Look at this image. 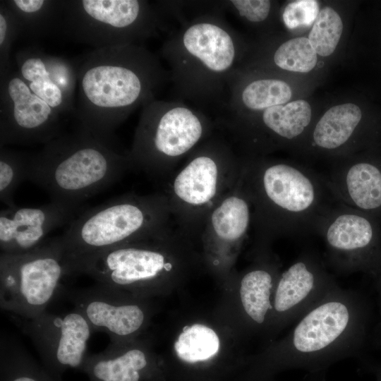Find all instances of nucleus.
I'll return each instance as SVG.
<instances>
[{"instance_id":"obj_1","label":"nucleus","mask_w":381,"mask_h":381,"mask_svg":"<svg viewBox=\"0 0 381 381\" xmlns=\"http://www.w3.org/2000/svg\"><path fill=\"white\" fill-rule=\"evenodd\" d=\"M73 62L78 127L108 138L169 82L159 58L143 44L96 48Z\"/></svg>"},{"instance_id":"obj_2","label":"nucleus","mask_w":381,"mask_h":381,"mask_svg":"<svg viewBox=\"0 0 381 381\" xmlns=\"http://www.w3.org/2000/svg\"><path fill=\"white\" fill-rule=\"evenodd\" d=\"M223 13L220 1L198 2L195 13L183 18L164 42L160 55L176 99L202 108L224 102L243 44Z\"/></svg>"},{"instance_id":"obj_3","label":"nucleus","mask_w":381,"mask_h":381,"mask_svg":"<svg viewBox=\"0 0 381 381\" xmlns=\"http://www.w3.org/2000/svg\"><path fill=\"white\" fill-rule=\"evenodd\" d=\"M241 157L253 205L252 226L260 239L318 233L337 202L322 174L265 156Z\"/></svg>"},{"instance_id":"obj_4","label":"nucleus","mask_w":381,"mask_h":381,"mask_svg":"<svg viewBox=\"0 0 381 381\" xmlns=\"http://www.w3.org/2000/svg\"><path fill=\"white\" fill-rule=\"evenodd\" d=\"M129 169L128 150L116 138L77 127L28 155L27 180L44 189L52 200L80 206Z\"/></svg>"},{"instance_id":"obj_5","label":"nucleus","mask_w":381,"mask_h":381,"mask_svg":"<svg viewBox=\"0 0 381 381\" xmlns=\"http://www.w3.org/2000/svg\"><path fill=\"white\" fill-rule=\"evenodd\" d=\"M241 169V156L222 133L189 154L162 192L177 229L189 238L200 235L209 212L235 186Z\"/></svg>"},{"instance_id":"obj_6","label":"nucleus","mask_w":381,"mask_h":381,"mask_svg":"<svg viewBox=\"0 0 381 381\" xmlns=\"http://www.w3.org/2000/svg\"><path fill=\"white\" fill-rule=\"evenodd\" d=\"M174 225L162 192L129 193L75 217L61 235L68 263Z\"/></svg>"},{"instance_id":"obj_7","label":"nucleus","mask_w":381,"mask_h":381,"mask_svg":"<svg viewBox=\"0 0 381 381\" xmlns=\"http://www.w3.org/2000/svg\"><path fill=\"white\" fill-rule=\"evenodd\" d=\"M141 109L129 159L131 169L156 181L167 180L177 164L217 129L204 111L178 99L156 98Z\"/></svg>"},{"instance_id":"obj_8","label":"nucleus","mask_w":381,"mask_h":381,"mask_svg":"<svg viewBox=\"0 0 381 381\" xmlns=\"http://www.w3.org/2000/svg\"><path fill=\"white\" fill-rule=\"evenodd\" d=\"M165 1L62 0L59 34L96 48L142 44L168 29Z\"/></svg>"},{"instance_id":"obj_9","label":"nucleus","mask_w":381,"mask_h":381,"mask_svg":"<svg viewBox=\"0 0 381 381\" xmlns=\"http://www.w3.org/2000/svg\"><path fill=\"white\" fill-rule=\"evenodd\" d=\"M61 236L21 254H0V306L23 318L47 311L70 276Z\"/></svg>"},{"instance_id":"obj_10","label":"nucleus","mask_w":381,"mask_h":381,"mask_svg":"<svg viewBox=\"0 0 381 381\" xmlns=\"http://www.w3.org/2000/svg\"><path fill=\"white\" fill-rule=\"evenodd\" d=\"M184 236L173 225L155 235L71 261L69 272L71 275L87 274L97 283L121 290L145 288L174 270L169 248Z\"/></svg>"},{"instance_id":"obj_11","label":"nucleus","mask_w":381,"mask_h":381,"mask_svg":"<svg viewBox=\"0 0 381 381\" xmlns=\"http://www.w3.org/2000/svg\"><path fill=\"white\" fill-rule=\"evenodd\" d=\"M61 116L30 90L16 70L0 75V147L47 143L62 133Z\"/></svg>"},{"instance_id":"obj_12","label":"nucleus","mask_w":381,"mask_h":381,"mask_svg":"<svg viewBox=\"0 0 381 381\" xmlns=\"http://www.w3.org/2000/svg\"><path fill=\"white\" fill-rule=\"evenodd\" d=\"M21 325L42 361L44 367L57 380L68 369L80 370L86 357L93 330L78 309L63 314L47 310L36 318H23Z\"/></svg>"},{"instance_id":"obj_13","label":"nucleus","mask_w":381,"mask_h":381,"mask_svg":"<svg viewBox=\"0 0 381 381\" xmlns=\"http://www.w3.org/2000/svg\"><path fill=\"white\" fill-rule=\"evenodd\" d=\"M66 294L93 332L107 334L110 341H126L145 324V310L139 303L130 301L121 289L97 283L87 288L67 290Z\"/></svg>"},{"instance_id":"obj_14","label":"nucleus","mask_w":381,"mask_h":381,"mask_svg":"<svg viewBox=\"0 0 381 381\" xmlns=\"http://www.w3.org/2000/svg\"><path fill=\"white\" fill-rule=\"evenodd\" d=\"M17 72L30 90L61 115L75 111L77 75L74 62L30 46L13 56Z\"/></svg>"},{"instance_id":"obj_15","label":"nucleus","mask_w":381,"mask_h":381,"mask_svg":"<svg viewBox=\"0 0 381 381\" xmlns=\"http://www.w3.org/2000/svg\"><path fill=\"white\" fill-rule=\"evenodd\" d=\"M322 174L337 202L366 213L381 224L380 146L344 157Z\"/></svg>"},{"instance_id":"obj_16","label":"nucleus","mask_w":381,"mask_h":381,"mask_svg":"<svg viewBox=\"0 0 381 381\" xmlns=\"http://www.w3.org/2000/svg\"><path fill=\"white\" fill-rule=\"evenodd\" d=\"M80 206L52 200L38 207H7L0 213V248L21 254L41 246L47 235L75 217Z\"/></svg>"},{"instance_id":"obj_17","label":"nucleus","mask_w":381,"mask_h":381,"mask_svg":"<svg viewBox=\"0 0 381 381\" xmlns=\"http://www.w3.org/2000/svg\"><path fill=\"white\" fill-rule=\"evenodd\" d=\"M318 234L336 254L365 262L378 254L381 224L375 217L337 202L322 222Z\"/></svg>"},{"instance_id":"obj_18","label":"nucleus","mask_w":381,"mask_h":381,"mask_svg":"<svg viewBox=\"0 0 381 381\" xmlns=\"http://www.w3.org/2000/svg\"><path fill=\"white\" fill-rule=\"evenodd\" d=\"M253 205L241 176L235 186L209 212L200 236L207 246L219 251L240 244L252 226Z\"/></svg>"},{"instance_id":"obj_19","label":"nucleus","mask_w":381,"mask_h":381,"mask_svg":"<svg viewBox=\"0 0 381 381\" xmlns=\"http://www.w3.org/2000/svg\"><path fill=\"white\" fill-rule=\"evenodd\" d=\"M363 112L356 104L345 103L329 109L313 127L307 144L311 150L345 152L346 148L381 145V137L363 132Z\"/></svg>"},{"instance_id":"obj_20","label":"nucleus","mask_w":381,"mask_h":381,"mask_svg":"<svg viewBox=\"0 0 381 381\" xmlns=\"http://www.w3.org/2000/svg\"><path fill=\"white\" fill-rule=\"evenodd\" d=\"M110 341L102 352L88 354L80 369L90 381H140L149 366L145 350Z\"/></svg>"},{"instance_id":"obj_21","label":"nucleus","mask_w":381,"mask_h":381,"mask_svg":"<svg viewBox=\"0 0 381 381\" xmlns=\"http://www.w3.org/2000/svg\"><path fill=\"white\" fill-rule=\"evenodd\" d=\"M349 320L346 306L329 302L308 313L294 332V345L303 353L321 350L335 341L346 329Z\"/></svg>"},{"instance_id":"obj_22","label":"nucleus","mask_w":381,"mask_h":381,"mask_svg":"<svg viewBox=\"0 0 381 381\" xmlns=\"http://www.w3.org/2000/svg\"><path fill=\"white\" fill-rule=\"evenodd\" d=\"M16 17L21 37L36 40L59 34L62 0H4Z\"/></svg>"},{"instance_id":"obj_23","label":"nucleus","mask_w":381,"mask_h":381,"mask_svg":"<svg viewBox=\"0 0 381 381\" xmlns=\"http://www.w3.org/2000/svg\"><path fill=\"white\" fill-rule=\"evenodd\" d=\"M0 381H61L35 361L11 339L0 344Z\"/></svg>"},{"instance_id":"obj_24","label":"nucleus","mask_w":381,"mask_h":381,"mask_svg":"<svg viewBox=\"0 0 381 381\" xmlns=\"http://www.w3.org/2000/svg\"><path fill=\"white\" fill-rule=\"evenodd\" d=\"M299 260L290 266L281 276L279 281L274 308L284 312L301 302L313 289L316 273L310 265Z\"/></svg>"},{"instance_id":"obj_25","label":"nucleus","mask_w":381,"mask_h":381,"mask_svg":"<svg viewBox=\"0 0 381 381\" xmlns=\"http://www.w3.org/2000/svg\"><path fill=\"white\" fill-rule=\"evenodd\" d=\"M272 276L265 269L248 272L241 279L240 295L247 314L258 323H262L270 307V295Z\"/></svg>"},{"instance_id":"obj_26","label":"nucleus","mask_w":381,"mask_h":381,"mask_svg":"<svg viewBox=\"0 0 381 381\" xmlns=\"http://www.w3.org/2000/svg\"><path fill=\"white\" fill-rule=\"evenodd\" d=\"M219 339L211 328L200 324L186 328L174 344L178 356L187 362L207 360L219 351Z\"/></svg>"},{"instance_id":"obj_27","label":"nucleus","mask_w":381,"mask_h":381,"mask_svg":"<svg viewBox=\"0 0 381 381\" xmlns=\"http://www.w3.org/2000/svg\"><path fill=\"white\" fill-rule=\"evenodd\" d=\"M317 53L305 37L290 39L278 46L273 52L274 65L282 70L308 73L316 66Z\"/></svg>"},{"instance_id":"obj_28","label":"nucleus","mask_w":381,"mask_h":381,"mask_svg":"<svg viewBox=\"0 0 381 381\" xmlns=\"http://www.w3.org/2000/svg\"><path fill=\"white\" fill-rule=\"evenodd\" d=\"M0 200L7 207L16 206L14 192L27 180L28 155L0 147Z\"/></svg>"},{"instance_id":"obj_29","label":"nucleus","mask_w":381,"mask_h":381,"mask_svg":"<svg viewBox=\"0 0 381 381\" xmlns=\"http://www.w3.org/2000/svg\"><path fill=\"white\" fill-rule=\"evenodd\" d=\"M343 32V23L339 13L327 6L321 9L308 35L317 54L328 56L333 54Z\"/></svg>"},{"instance_id":"obj_30","label":"nucleus","mask_w":381,"mask_h":381,"mask_svg":"<svg viewBox=\"0 0 381 381\" xmlns=\"http://www.w3.org/2000/svg\"><path fill=\"white\" fill-rule=\"evenodd\" d=\"M21 37L19 23L4 1H0V75L13 69L11 50L15 41Z\"/></svg>"},{"instance_id":"obj_31","label":"nucleus","mask_w":381,"mask_h":381,"mask_svg":"<svg viewBox=\"0 0 381 381\" xmlns=\"http://www.w3.org/2000/svg\"><path fill=\"white\" fill-rule=\"evenodd\" d=\"M223 11L234 13L241 19L253 25L265 22L270 17L272 4L269 0L220 1Z\"/></svg>"},{"instance_id":"obj_32","label":"nucleus","mask_w":381,"mask_h":381,"mask_svg":"<svg viewBox=\"0 0 381 381\" xmlns=\"http://www.w3.org/2000/svg\"><path fill=\"white\" fill-rule=\"evenodd\" d=\"M320 12L315 0H298L289 3L282 13L284 25L289 29L308 27L315 21Z\"/></svg>"}]
</instances>
